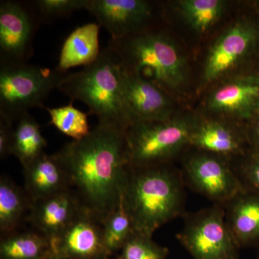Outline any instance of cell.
Instances as JSON below:
<instances>
[{
  "instance_id": "6da1fadb",
  "label": "cell",
  "mask_w": 259,
  "mask_h": 259,
  "mask_svg": "<svg viewBox=\"0 0 259 259\" xmlns=\"http://www.w3.org/2000/svg\"><path fill=\"white\" fill-rule=\"evenodd\" d=\"M55 154L81 206L103 224L120 203L130 165L124 132L98 124L87 137L65 144Z\"/></svg>"
},
{
  "instance_id": "7a4b0ae2",
  "label": "cell",
  "mask_w": 259,
  "mask_h": 259,
  "mask_svg": "<svg viewBox=\"0 0 259 259\" xmlns=\"http://www.w3.org/2000/svg\"><path fill=\"white\" fill-rule=\"evenodd\" d=\"M186 185L182 171L170 163L129 165L122 191V204L134 231L153 236L165 224L185 216Z\"/></svg>"
},
{
  "instance_id": "3957f363",
  "label": "cell",
  "mask_w": 259,
  "mask_h": 259,
  "mask_svg": "<svg viewBox=\"0 0 259 259\" xmlns=\"http://www.w3.org/2000/svg\"><path fill=\"white\" fill-rule=\"evenodd\" d=\"M122 68L111 47L101 51L93 64L76 73H68L58 90L71 99L88 105L99 125L125 132L131 125L122 91Z\"/></svg>"
},
{
  "instance_id": "277c9868",
  "label": "cell",
  "mask_w": 259,
  "mask_h": 259,
  "mask_svg": "<svg viewBox=\"0 0 259 259\" xmlns=\"http://www.w3.org/2000/svg\"><path fill=\"white\" fill-rule=\"evenodd\" d=\"M108 46L115 51L122 69L140 75L161 90H176L185 83V59L164 32L152 29L123 40L110 39Z\"/></svg>"
},
{
  "instance_id": "5b68a950",
  "label": "cell",
  "mask_w": 259,
  "mask_h": 259,
  "mask_svg": "<svg viewBox=\"0 0 259 259\" xmlns=\"http://www.w3.org/2000/svg\"><path fill=\"white\" fill-rule=\"evenodd\" d=\"M67 74L28 61H0V116L15 122L30 109L45 108L48 97Z\"/></svg>"
},
{
  "instance_id": "8992f818",
  "label": "cell",
  "mask_w": 259,
  "mask_h": 259,
  "mask_svg": "<svg viewBox=\"0 0 259 259\" xmlns=\"http://www.w3.org/2000/svg\"><path fill=\"white\" fill-rule=\"evenodd\" d=\"M194 123L176 117L133 123L124 132L130 165L144 167L170 163L185 146H190Z\"/></svg>"
},
{
  "instance_id": "52a82bcc",
  "label": "cell",
  "mask_w": 259,
  "mask_h": 259,
  "mask_svg": "<svg viewBox=\"0 0 259 259\" xmlns=\"http://www.w3.org/2000/svg\"><path fill=\"white\" fill-rule=\"evenodd\" d=\"M177 238L194 259H239L238 244L226 223L224 207L213 204L187 212Z\"/></svg>"
},
{
  "instance_id": "ba28073f",
  "label": "cell",
  "mask_w": 259,
  "mask_h": 259,
  "mask_svg": "<svg viewBox=\"0 0 259 259\" xmlns=\"http://www.w3.org/2000/svg\"><path fill=\"white\" fill-rule=\"evenodd\" d=\"M186 187L213 204L224 206L243 190L228 158L199 151L187 158L182 171Z\"/></svg>"
},
{
  "instance_id": "9c48e42d",
  "label": "cell",
  "mask_w": 259,
  "mask_h": 259,
  "mask_svg": "<svg viewBox=\"0 0 259 259\" xmlns=\"http://www.w3.org/2000/svg\"><path fill=\"white\" fill-rule=\"evenodd\" d=\"M32 1L0 2V61L24 62L32 54V42L40 25Z\"/></svg>"
},
{
  "instance_id": "30bf717a",
  "label": "cell",
  "mask_w": 259,
  "mask_h": 259,
  "mask_svg": "<svg viewBox=\"0 0 259 259\" xmlns=\"http://www.w3.org/2000/svg\"><path fill=\"white\" fill-rule=\"evenodd\" d=\"M111 36L120 40L152 30V3L144 0H87L85 9Z\"/></svg>"
},
{
  "instance_id": "8fae6325",
  "label": "cell",
  "mask_w": 259,
  "mask_h": 259,
  "mask_svg": "<svg viewBox=\"0 0 259 259\" xmlns=\"http://www.w3.org/2000/svg\"><path fill=\"white\" fill-rule=\"evenodd\" d=\"M258 44V24L250 20L237 22L209 49L204 64V81L211 82L221 77L253 53Z\"/></svg>"
},
{
  "instance_id": "7c38bea8",
  "label": "cell",
  "mask_w": 259,
  "mask_h": 259,
  "mask_svg": "<svg viewBox=\"0 0 259 259\" xmlns=\"http://www.w3.org/2000/svg\"><path fill=\"white\" fill-rule=\"evenodd\" d=\"M122 91L131 125L173 117L171 100L166 93L140 75L122 69Z\"/></svg>"
},
{
  "instance_id": "4fadbf2b",
  "label": "cell",
  "mask_w": 259,
  "mask_h": 259,
  "mask_svg": "<svg viewBox=\"0 0 259 259\" xmlns=\"http://www.w3.org/2000/svg\"><path fill=\"white\" fill-rule=\"evenodd\" d=\"M51 245L53 251L71 259H109L102 224L83 207Z\"/></svg>"
},
{
  "instance_id": "5bb4252c",
  "label": "cell",
  "mask_w": 259,
  "mask_h": 259,
  "mask_svg": "<svg viewBox=\"0 0 259 259\" xmlns=\"http://www.w3.org/2000/svg\"><path fill=\"white\" fill-rule=\"evenodd\" d=\"M208 107L215 112L251 120L259 115V75L231 80L209 96Z\"/></svg>"
},
{
  "instance_id": "9a60e30c",
  "label": "cell",
  "mask_w": 259,
  "mask_h": 259,
  "mask_svg": "<svg viewBox=\"0 0 259 259\" xmlns=\"http://www.w3.org/2000/svg\"><path fill=\"white\" fill-rule=\"evenodd\" d=\"M72 190L32 202L28 221L51 243L64 231L81 208Z\"/></svg>"
},
{
  "instance_id": "2e32d148",
  "label": "cell",
  "mask_w": 259,
  "mask_h": 259,
  "mask_svg": "<svg viewBox=\"0 0 259 259\" xmlns=\"http://www.w3.org/2000/svg\"><path fill=\"white\" fill-rule=\"evenodd\" d=\"M190 146L229 158L245 156L248 144L245 128L238 129L221 121L208 120L194 123Z\"/></svg>"
},
{
  "instance_id": "e0dca14e",
  "label": "cell",
  "mask_w": 259,
  "mask_h": 259,
  "mask_svg": "<svg viewBox=\"0 0 259 259\" xmlns=\"http://www.w3.org/2000/svg\"><path fill=\"white\" fill-rule=\"evenodd\" d=\"M23 169L25 190L32 202L71 190L69 175L55 153H42Z\"/></svg>"
},
{
  "instance_id": "ac0fdd59",
  "label": "cell",
  "mask_w": 259,
  "mask_h": 259,
  "mask_svg": "<svg viewBox=\"0 0 259 259\" xmlns=\"http://www.w3.org/2000/svg\"><path fill=\"white\" fill-rule=\"evenodd\" d=\"M227 224L240 248L259 244V192L244 190L224 206Z\"/></svg>"
},
{
  "instance_id": "d6986e66",
  "label": "cell",
  "mask_w": 259,
  "mask_h": 259,
  "mask_svg": "<svg viewBox=\"0 0 259 259\" xmlns=\"http://www.w3.org/2000/svg\"><path fill=\"white\" fill-rule=\"evenodd\" d=\"M98 23H88L77 27L68 35L61 48L57 68L67 71L76 66H88L100 56Z\"/></svg>"
},
{
  "instance_id": "ffe728a7",
  "label": "cell",
  "mask_w": 259,
  "mask_h": 259,
  "mask_svg": "<svg viewBox=\"0 0 259 259\" xmlns=\"http://www.w3.org/2000/svg\"><path fill=\"white\" fill-rule=\"evenodd\" d=\"M32 201L22 189L6 176L0 178V232L2 236L18 231L28 221Z\"/></svg>"
},
{
  "instance_id": "44dd1931",
  "label": "cell",
  "mask_w": 259,
  "mask_h": 259,
  "mask_svg": "<svg viewBox=\"0 0 259 259\" xmlns=\"http://www.w3.org/2000/svg\"><path fill=\"white\" fill-rule=\"evenodd\" d=\"M51 252L50 240L41 233L16 231L0 241V259H44Z\"/></svg>"
},
{
  "instance_id": "7402d4cb",
  "label": "cell",
  "mask_w": 259,
  "mask_h": 259,
  "mask_svg": "<svg viewBox=\"0 0 259 259\" xmlns=\"http://www.w3.org/2000/svg\"><path fill=\"white\" fill-rule=\"evenodd\" d=\"M16 122L13 131L11 153L24 167L45 153L44 149L47 148V142L38 124L28 112L22 115Z\"/></svg>"
},
{
  "instance_id": "603a6c76",
  "label": "cell",
  "mask_w": 259,
  "mask_h": 259,
  "mask_svg": "<svg viewBox=\"0 0 259 259\" xmlns=\"http://www.w3.org/2000/svg\"><path fill=\"white\" fill-rule=\"evenodd\" d=\"M224 1L221 0H183L179 2L180 9L194 30L204 32L223 15Z\"/></svg>"
},
{
  "instance_id": "cb8c5ba5",
  "label": "cell",
  "mask_w": 259,
  "mask_h": 259,
  "mask_svg": "<svg viewBox=\"0 0 259 259\" xmlns=\"http://www.w3.org/2000/svg\"><path fill=\"white\" fill-rule=\"evenodd\" d=\"M133 232L132 221L121 200L118 207L102 224L104 246L108 258L120 251Z\"/></svg>"
},
{
  "instance_id": "d4e9b609",
  "label": "cell",
  "mask_w": 259,
  "mask_h": 259,
  "mask_svg": "<svg viewBox=\"0 0 259 259\" xmlns=\"http://www.w3.org/2000/svg\"><path fill=\"white\" fill-rule=\"evenodd\" d=\"M50 115V125H53L66 136L71 137L73 141H79L87 137L91 133L89 126L88 116L78 110L71 101L68 105L55 108L45 107Z\"/></svg>"
},
{
  "instance_id": "484cf974",
  "label": "cell",
  "mask_w": 259,
  "mask_h": 259,
  "mask_svg": "<svg viewBox=\"0 0 259 259\" xmlns=\"http://www.w3.org/2000/svg\"><path fill=\"white\" fill-rule=\"evenodd\" d=\"M152 238L134 231L117 257L119 259H166L169 250L153 241Z\"/></svg>"
},
{
  "instance_id": "4316f807",
  "label": "cell",
  "mask_w": 259,
  "mask_h": 259,
  "mask_svg": "<svg viewBox=\"0 0 259 259\" xmlns=\"http://www.w3.org/2000/svg\"><path fill=\"white\" fill-rule=\"evenodd\" d=\"M87 0H35L32 1L41 23H51L84 10Z\"/></svg>"
},
{
  "instance_id": "83f0119b",
  "label": "cell",
  "mask_w": 259,
  "mask_h": 259,
  "mask_svg": "<svg viewBox=\"0 0 259 259\" xmlns=\"http://www.w3.org/2000/svg\"><path fill=\"white\" fill-rule=\"evenodd\" d=\"M233 169L243 189L259 192V152H248Z\"/></svg>"
},
{
  "instance_id": "f1b7e54d",
  "label": "cell",
  "mask_w": 259,
  "mask_h": 259,
  "mask_svg": "<svg viewBox=\"0 0 259 259\" xmlns=\"http://www.w3.org/2000/svg\"><path fill=\"white\" fill-rule=\"evenodd\" d=\"M14 122L0 116V158L5 159L12 155Z\"/></svg>"
},
{
  "instance_id": "f546056e",
  "label": "cell",
  "mask_w": 259,
  "mask_h": 259,
  "mask_svg": "<svg viewBox=\"0 0 259 259\" xmlns=\"http://www.w3.org/2000/svg\"><path fill=\"white\" fill-rule=\"evenodd\" d=\"M248 152H259V115L250 120V123L245 128Z\"/></svg>"
},
{
  "instance_id": "4dcf8cb0",
  "label": "cell",
  "mask_w": 259,
  "mask_h": 259,
  "mask_svg": "<svg viewBox=\"0 0 259 259\" xmlns=\"http://www.w3.org/2000/svg\"><path fill=\"white\" fill-rule=\"evenodd\" d=\"M44 259H71L70 258H68V257L64 256V255L58 254V253H55V252H51L50 254L47 255L46 258Z\"/></svg>"
},
{
  "instance_id": "1f68e13d",
  "label": "cell",
  "mask_w": 259,
  "mask_h": 259,
  "mask_svg": "<svg viewBox=\"0 0 259 259\" xmlns=\"http://www.w3.org/2000/svg\"><path fill=\"white\" fill-rule=\"evenodd\" d=\"M109 259H111V258H109ZM113 259H119V258H118V257L117 256V257H116V258H113Z\"/></svg>"
},
{
  "instance_id": "d6a6232c",
  "label": "cell",
  "mask_w": 259,
  "mask_h": 259,
  "mask_svg": "<svg viewBox=\"0 0 259 259\" xmlns=\"http://www.w3.org/2000/svg\"><path fill=\"white\" fill-rule=\"evenodd\" d=\"M258 259H259V258H258Z\"/></svg>"
}]
</instances>
